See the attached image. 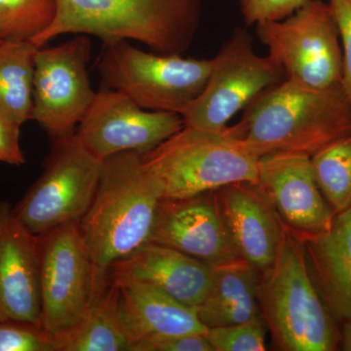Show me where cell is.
Listing matches in <instances>:
<instances>
[{"mask_svg": "<svg viewBox=\"0 0 351 351\" xmlns=\"http://www.w3.org/2000/svg\"><path fill=\"white\" fill-rule=\"evenodd\" d=\"M0 320L41 326L38 235L0 201Z\"/></svg>", "mask_w": 351, "mask_h": 351, "instance_id": "obj_15", "label": "cell"}, {"mask_svg": "<svg viewBox=\"0 0 351 351\" xmlns=\"http://www.w3.org/2000/svg\"><path fill=\"white\" fill-rule=\"evenodd\" d=\"M119 291V311L132 348L164 337L204 334L197 311L154 286L126 277L108 276Z\"/></svg>", "mask_w": 351, "mask_h": 351, "instance_id": "obj_18", "label": "cell"}, {"mask_svg": "<svg viewBox=\"0 0 351 351\" xmlns=\"http://www.w3.org/2000/svg\"><path fill=\"white\" fill-rule=\"evenodd\" d=\"M226 133L258 156H313L351 135V101L341 84L316 89L286 78L252 101Z\"/></svg>", "mask_w": 351, "mask_h": 351, "instance_id": "obj_1", "label": "cell"}, {"mask_svg": "<svg viewBox=\"0 0 351 351\" xmlns=\"http://www.w3.org/2000/svg\"><path fill=\"white\" fill-rule=\"evenodd\" d=\"M161 200L143 154L126 152L104 159L94 199L80 221L93 265V298L107 282L113 263L151 242Z\"/></svg>", "mask_w": 351, "mask_h": 351, "instance_id": "obj_2", "label": "cell"}, {"mask_svg": "<svg viewBox=\"0 0 351 351\" xmlns=\"http://www.w3.org/2000/svg\"><path fill=\"white\" fill-rule=\"evenodd\" d=\"M286 80L271 56H260L246 29L237 27L212 59L206 86L182 114L184 126L223 132L237 113Z\"/></svg>", "mask_w": 351, "mask_h": 351, "instance_id": "obj_8", "label": "cell"}, {"mask_svg": "<svg viewBox=\"0 0 351 351\" xmlns=\"http://www.w3.org/2000/svg\"><path fill=\"white\" fill-rule=\"evenodd\" d=\"M261 315L279 350L332 351L341 334L309 271L302 237L285 226L276 262L260 274Z\"/></svg>", "mask_w": 351, "mask_h": 351, "instance_id": "obj_4", "label": "cell"}, {"mask_svg": "<svg viewBox=\"0 0 351 351\" xmlns=\"http://www.w3.org/2000/svg\"><path fill=\"white\" fill-rule=\"evenodd\" d=\"M90 57L91 41L84 34L36 52L32 119L53 141L75 135L94 100L87 71Z\"/></svg>", "mask_w": 351, "mask_h": 351, "instance_id": "obj_11", "label": "cell"}, {"mask_svg": "<svg viewBox=\"0 0 351 351\" xmlns=\"http://www.w3.org/2000/svg\"><path fill=\"white\" fill-rule=\"evenodd\" d=\"M38 237L41 326L59 339L80 322L93 300V265L80 223Z\"/></svg>", "mask_w": 351, "mask_h": 351, "instance_id": "obj_10", "label": "cell"}, {"mask_svg": "<svg viewBox=\"0 0 351 351\" xmlns=\"http://www.w3.org/2000/svg\"><path fill=\"white\" fill-rule=\"evenodd\" d=\"M149 243L175 249L211 267L241 260L221 216L216 191L161 200Z\"/></svg>", "mask_w": 351, "mask_h": 351, "instance_id": "obj_13", "label": "cell"}, {"mask_svg": "<svg viewBox=\"0 0 351 351\" xmlns=\"http://www.w3.org/2000/svg\"><path fill=\"white\" fill-rule=\"evenodd\" d=\"M101 164L75 134L54 141L43 174L13 207L16 216L38 237L80 223L94 199Z\"/></svg>", "mask_w": 351, "mask_h": 351, "instance_id": "obj_9", "label": "cell"}, {"mask_svg": "<svg viewBox=\"0 0 351 351\" xmlns=\"http://www.w3.org/2000/svg\"><path fill=\"white\" fill-rule=\"evenodd\" d=\"M0 351H61V346L43 326L0 320Z\"/></svg>", "mask_w": 351, "mask_h": 351, "instance_id": "obj_26", "label": "cell"}, {"mask_svg": "<svg viewBox=\"0 0 351 351\" xmlns=\"http://www.w3.org/2000/svg\"><path fill=\"white\" fill-rule=\"evenodd\" d=\"M320 191L338 214L351 206V135L327 145L311 156Z\"/></svg>", "mask_w": 351, "mask_h": 351, "instance_id": "obj_23", "label": "cell"}, {"mask_svg": "<svg viewBox=\"0 0 351 351\" xmlns=\"http://www.w3.org/2000/svg\"><path fill=\"white\" fill-rule=\"evenodd\" d=\"M309 271L334 318L351 319V206L325 232L302 237Z\"/></svg>", "mask_w": 351, "mask_h": 351, "instance_id": "obj_19", "label": "cell"}, {"mask_svg": "<svg viewBox=\"0 0 351 351\" xmlns=\"http://www.w3.org/2000/svg\"><path fill=\"white\" fill-rule=\"evenodd\" d=\"M203 0H56V16L32 39L41 48L62 34L125 39L158 54H182L199 27Z\"/></svg>", "mask_w": 351, "mask_h": 351, "instance_id": "obj_3", "label": "cell"}, {"mask_svg": "<svg viewBox=\"0 0 351 351\" xmlns=\"http://www.w3.org/2000/svg\"><path fill=\"white\" fill-rule=\"evenodd\" d=\"M21 125L0 112V162L20 166L25 162L20 145Z\"/></svg>", "mask_w": 351, "mask_h": 351, "instance_id": "obj_30", "label": "cell"}, {"mask_svg": "<svg viewBox=\"0 0 351 351\" xmlns=\"http://www.w3.org/2000/svg\"><path fill=\"white\" fill-rule=\"evenodd\" d=\"M56 0H0V40H32L49 27Z\"/></svg>", "mask_w": 351, "mask_h": 351, "instance_id": "obj_24", "label": "cell"}, {"mask_svg": "<svg viewBox=\"0 0 351 351\" xmlns=\"http://www.w3.org/2000/svg\"><path fill=\"white\" fill-rule=\"evenodd\" d=\"M341 343L343 350L351 351V319L345 321L341 332Z\"/></svg>", "mask_w": 351, "mask_h": 351, "instance_id": "obj_31", "label": "cell"}, {"mask_svg": "<svg viewBox=\"0 0 351 351\" xmlns=\"http://www.w3.org/2000/svg\"><path fill=\"white\" fill-rule=\"evenodd\" d=\"M258 182L284 225L300 237L317 234L332 225L336 214L316 182L311 156L300 154L262 156Z\"/></svg>", "mask_w": 351, "mask_h": 351, "instance_id": "obj_14", "label": "cell"}, {"mask_svg": "<svg viewBox=\"0 0 351 351\" xmlns=\"http://www.w3.org/2000/svg\"><path fill=\"white\" fill-rule=\"evenodd\" d=\"M58 339L61 351H131L120 315L119 287L112 279L95 295L80 322Z\"/></svg>", "mask_w": 351, "mask_h": 351, "instance_id": "obj_21", "label": "cell"}, {"mask_svg": "<svg viewBox=\"0 0 351 351\" xmlns=\"http://www.w3.org/2000/svg\"><path fill=\"white\" fill-rule=\"evenodd\" d=\"M184 127L181 114L145 110L122 92L101 85L75 135L104 160L121 152L145 154Z\"/></svg>", "mask_w": 351, "mask_h": 351, "instance_id": "obj_12", "label": "cell"}, {"mask_svg": "<svg viewBox=\"0 0 351 351\" xmlns=\"http://www.w3.org/2000/svg\"><path fill=\"white\" fill-rule=\"evenodd\" d=\"M260 156L226 131L184 126L143 154L162 199L211 193L241 182H258Z\"/></svg>", "mask_w": 351, "mask_h": 351, "instance_id": "obj_5", "label": "cell"}, {"mask_svg": "<svg viewBox=\"0 0 351 351\" xmlns=\"http://www.w3.org/2000/svg\"><path fill=\"white\" fill-rule=\"evenodd\" d=\"M338 27L343 52V76L341 85L351 101V0H329Z\"/></svg>", "mask_w": 351, "mask_h": 351, "instance_id": "obj_28", "label": "cell"}, {"mask_svg": "<svg viewBox=\"0 0 351 351\" xmlns=\"http://www.w3.org/2000/svg\"><path fill=\"white\" fill-rule=\"evenodd\" d=\"M0 41H1V40H0Z\"/></svg>", "mask_w": 351, "mask_h": 351, "instance_id": "obj_32", "label": "cell"}, {"mask_svg": "<svg viewBox=\"0 0 351 351\" xmlns=\"http://www.w3.org/2000/svg\"><path fill=\"white\" fill-rule=\"evenodd\" d=\"M108 276L149 284L196 309L211 288L213 267L169 247L149 243L113 263Z\"/></svg>", "mask_w": 351, "mask_h": 351, "instance_id": "obj_17", "label": "cell"}, {"mask_svg": "<svg viewBox=\"0 0 351 351\" xmlns=\"http://www.w3.org/2000/svg\"><path fill=\"white\" fill-rule=\"evenodd\" d=\"M256 32L287 80L316 89L341 84L343 52L329 3L307 0L282 20L258 23Z\"/></svg>", "mask_w": 351, "mask_h": 351, "instance_id": "obj_7", "label": "cell"}, {"mask_svg": "<svg viewBox=\"0 0 351 351\" xmlns=\"http://www.w3.org/2000/svg\"><path fill=\"white\" fill-rule=\"evenodd\" d=\"M132 351H213L204 334L164 337L138 343Z\"/></svg>", "mask_w": 351, "mask_h": 351, "instance_id": "obj_29", "label": "cell"}, {"mask_svg": "<svg viewBox=\"0 0 351 351\" xmlns=\"http://www.w3.org/2000/svg\"><path fill=\"white\" fill-rule=\"evenodd\" d=\"M260 272L244 261L213 267L206 299L196 308L205 327L241 324L261 316L258 291Z\"/></svg>", "mask_w": 351, "mask_h": 351, "instance_id": "obj_20", "label": "cell"}, {"mask_svg": "<svg viewBox=\"0 0 351 351\" xmlns=\"http://www.w3.org/2000/svg\"><path fill=\"white\" fill-rule=\"evenodd\" d=\"M267 331L261 315L241 324L208 328L205 337L213 351H263Z\"/></svg>", "mask_w": 351, "mask_h": 351, "instance_id": "obj_25", "label": "cell"}, {"mask_svg": "<svg viewBox=\"0 0 351 351\" xmlns=\"http://www.w3.org/2000/svg\"><path fill=\"white\" fill-rule=\"evenodd\" d=\"M240 12L247 25L282 20L304 5L307 0H239Z\"/></svg>", "mask_w": 351, "mask_h": 351, "instance_id": "obj_27", "label": "cell"}, {"mask_svg": "<svg viewBox=\"0 0 351 351\" xmlns=\"http://www.w3.org/2000/svg\"><path fill=\"white\" fill-rule=\"evenodd\" d=\"M38 50L32 40L0 41V112L21 126L32 119Z\"/></svg>", "mask_w": 351, "mask_h": 351, "instance_id": "obj_22", "label": "cell"}, {"mask_svg": "<svg viewBox=\"0 0 351 351\" xmlns=\"http://www.w3.org/2000/svg\"><path fill=\"white\" fill-rule=\"evenodd\" d=\"M216 195L239 258L263 274L276 262L285 232L274 205L258 182L228 184Z\"/></svg>", "mask_w": 351, "mask_h": 351, "instance_id": "obj_16", "label": "cell"}, {"mask_svg": "<svg viewBox=\"0 0 351 351\" xmlns=\"http://www.w3.org/2000/svg\"><path fill=\"white\" fill-rule=\"evenodd\" d=\"M97 66L103 85L138 107L182 115L206 86L212 59L147 53L115 39L104 43Z\"/></svg>", "mask_w": 351, "mask_h": 351, "instance_id": "obj_6", "label": "cell"}]
</instances>
